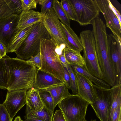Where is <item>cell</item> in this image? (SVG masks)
Listing matches in <instances>:
<instances>
[{
  "mask_svg": "<svg viewBox=\"0 0 121 121\" xmlns=\"http://www.w3.org/2000/svg\"><path fill=\"white\" fill-rule=\"evenodd\" d=\"M8 75V91L25 89L33 87L37 68L34 65L17 57H4Z\"/></svg>",
  "mask_w": 121,
  "mask_h": 121,
  "instance_id": "obj_1",
  "label": "cell"
},
{
  "mask_svg": "<svg viewBox=\"0 0 121 121\" xmlns=\"http://www.w3.org/2000/svg\"><path fill=\"white\" fill-rule=\"evenodd\" d=\"M57 48L51 38L41 39L40 51L41 68L40 70L52 74L66 84L63 67L57 52Z\"/></svg>",
  "mask_w": 121,
  "mask_h": 121,
  "instance_id": "obj_2",
  "label": "cell"
},
{
  "mask_svg": "<svg viewBox=\"0 0 121 121\" xmlns=\"http://www.w3.org/2000/svg\"><path fill=\"white\" fill-rule=\"evenodd\" d=\"M51 38L41 22L33 25L29 35L15 52L17 57L26 61L35 56L40 52L41 39Z\"/></svg>",
  "mask_w": 121,
  "mask_h": 121,
  "instance_id": "obj_3",
  "label": "cell"
},
{
  "mask_svg": "<svg viewBox=\"0 0 121 121\" xmlns=\"http://www.w3.org/2000/svg\"><path fill=\"white\" fill-rule=\"evenodd\" d=\"M79 36L83 52L84 64L83 67L91 74L102 80V73L98 60L92 31L82 30L80 33Z\"/></svg>",
  "mask_w": 121,
  "mask_h": 121,
  "instance_id": "obj_4",
  "label": "cell"
},
{
  "mask_svg": "<svg viewBox=\"0 0 121 121\" xmlns=\"http://www.w3.org/2000/svg\"><path fill=\"white\" fill-rule=\"evenodd\" d=\"M89 102L77 95H71L58 104L66 121H83Z\"/></svg>",
  "mask_w": 121,
  "mask_h": 121,
  "instance_id": "obj_5",
  "label": "cell"
},
{
  "mask_svg": "<svg viewBox=\"0 0 121 121\" xmlns=\"http://www.w3.org/2000/svg\"><path fill=\"white\" fill-rule=\"evenodd\" d=\"M43 15L41 22L57 48L62 50L66 47L69 48L65 34L53 8Z\"/></svg>",
  "mask_w": 121,
  "mask_h": 121,
  "instance_id": "obj_6",
  "label": "cell"
},
{
  "mask_svg": "<svg viewBox=\"0 0 121 121\" xmlns=\"http://www.w3.org/2000/svg\"><path fill=\"white\" fill-rule=\"evenodd\" d=\"M75 12L76 21L81 26L91 24L100 12L94 0H69Z\"/></svg>",
  "mask_w": 121,
  "mask_h": 121,
  "instance_id": "obj_7",
  "label": "cell"
},
{
  "mask_svg": "<svg viewBox=\"0 0 121 121\" xmlns=\"http://www.w3.org/2000/svg\"><path fill=\"white\" fill-rule=\"evenodd\" d=\"M100 12L103 14L106 22L105 26L121 41V23L115 14L113 4L109 0H94Z\"/></svg>",
  "mask_w": 121,
  "mask_h": 121,
  "instance_id": "obj_8",
  "label": "cell"
},
{
  "mask_svg": "<svg viewBox=\"0 0 121 121\" xmlns=\"http://www.w3.org/2000/svg\"><path fill=\"white\" fill-rule=\"evenodd\" d=\"M96 97L91 104L100 121H107L110 105V88L100 87L94 84Z\"/></svg>",
  "mask_w": 121,
  "mask_h": 121,
  "instance_id": "obj_9",
  "label": "cell"
},
{
  "mask_svg": "<svg viewBox=\"0 0 121 121\" xmlns=\"http://www.w3.org/2000/svg\"><path fill=\"white\" fill-rule=\"evenodd\" d=\"M27 91L21 89L7 91L6 99L2 104L12 120L17 112L26 104Z\"/></svg>",
  "mask_w": 121,
  "mask_h": 121,
  "instance_id": "obj_10",
  "label": "cell"
},
{
  "mask_svg": "<svg viewBox=\"0 0 121 121\" xmlns=\"http://www.w3.org/2000/svg\"><path fill=\"white\" fill-rule=\"evenodd\" d=\"M109 50L115 71L116 85L121 84V41L112 33L107 34Z\"/></svg>",
  "mask_w": 121,
  "mask_h": 121,
  "instance_id": "obj_11",
  "label": "cell"
},
{
  "mask_svg": "<svg viewBox=\"0 0 121 121\" xmlns=\"http://www.w3.org/2000/svg\"><path fill=\"white\" fill-rule=\"evenodd\" d=\"M19 15L14 14L0 19V42L7 48L17 30Z\"/></svg>",
  "mask_w": 121,
  "mask_h": 121,
  "instance_id": "obj_12",
  "label": "cell"
},
{
  "mask_svg": "<svg viewBox=\"0 0 121 121\" xmlns=\"http://www.w3.org/2000/svg\"><path fill=\"white\" fill-rule=\"evenodd\" d=\"M74 73L76 80L77 95L91 104L94 102L96 97L94 84L83 75L77 72Z\"/></svg>",
  "mask_w": 121,
  "mask_h": 121,
  "instance_id": "obj_13",
  "label": "cell"
},
{
  "mask_svg": "<svg viewBox=\"0 0 121 121\" xmlns=\"http://www.w3.org/2000/svg\"><path fill=\"white\" fill-rule=\"evenodd\" d=\"M64 83L52 74L37 69L33 87L39 90H45L51 86Z\"/></svg>",
  "mask_w": 121,
  "mask_h": 121,
  "instance_id": "obj_14",
  "label": "cell"
},
{
  "mask_svg": "<svg viewBox=\"0 0 121 121\" xmlns=\"http://www.w3.org/2000/svg\"><path fill=\"white\" fill-rule=\"evenodd\" d=\"M43 15L33 10H23L19 15L17 28L21 30L42 22Z\"/></svg>",
  "mask_w": 121,
  "mask_h": 121,
  "instance_id": "obj_15",
  "label": "cell"
},
{
  "mask_svg": "<svg viewBox=\"0 0 121 121\" xmlns=\"http://www.w3.org/2000/svg\"><path fill=\"white\" fill-rule=\"evenodd\" d=\"M26 99V105L33 112L40 111L44 107L40 96L39 89L33 87L27 91Z\"/></svg>",
  "mask_w": 121,
  "mask_h": 121,
  "instance_id": "obj_16",
  "label": "cell"
},
{
  "mask_svg": "<svg viewBox=\"0 0 121 121\" xmlns=\"http://www.w3.org/2000/svg\"><path fill=\"white\" fill-rule=\"evenodd\" d=\"M32 26L22 29L17 30L7 47V53H15L29 35Z\"/></svg>",
  "mask_w": 121,
  "mask_h": 121,
  "instance_id": "obj_17",
  "label": "cell"
},
{
  "mask_svg": "<svg viewBox=\"0 0 121 121\" xmlns=\"http://www.w3.org/2000/svg\"><path fill=\"white\" fill-rule=\"evenodd\" d=\"M45 90L51 95L55 108L62 100L71 95L67 85L65 83L51 86Z\"/></svg>",
  "mask_w": 121,
  "mask_h": 121,
  "instance_id": "obj_18",
  "label": "cell"
},
{
  "mask_svg": "<svg viewBox=\"0 0 121 121\" xmlns=\"http://www.w3.org/2000/svg\"><path fill=\"white\" fill-rule=\"evenodd\" d=\"M64 31L69 45V48L80 52L83 48L80 38L70 27H69L60 22Z\"/></svg>",
  "mask_w": 121,
  "mask_h": 121,
  "instance_id": "obj_19",
  "label": "cell"
},
{
  "mask_svg": "<svg viewBox=\"0 0 121 121\" xmlns=\"http://www.w3.org/2000/svg\"><path fill=\"white\" fill-rule=\"evenodd\" d=\"M110 102L107 121H111L116 109L121 105V84L117 85L110 88Z\"/></svg>",
  "mask_w": 121,
  "mask_h": 121,
  "instance_id": "obj_20",
  "label": "cell"
},
{
  "mask_svg": "<svg viewBox=\"0 0 121 121\" xmlns=\"http://www.w3.org/2000/svg\"><path fill=\"white\" fill-rule=\"evenodd\" d=\"M74 72L80 73L85 76L95 85L98 86L107 88H110V86L102 80L99 79L91 74L83 67L72 64H69Z\"/></svg>",
  "mask_w": 121,
  "mask_h": 121,
  "instance_id": "obj_21",
  "label": "cell"
},
{
  "mask_svg": "<svg viewBox=\"0 0 121 121\" xmlns=\"http://www.w3.org/2000/svg\"><path fill=\"white\" fill-rule=\"evenodd\" d=\"M65 57L70 64H74L83 67L84 61L80 52L66 47L64 49Z\"/></svg>",
  "mask_w": 121,
  "mask_h": 121,
  "instance_id": "obj_22",
  "label": "cell"
},
{
  "mask_svg": "<svg viewBox=\"0 0 121 121\" xmlns=\"http://www.w3.org/2000/svg\"><path fill=\"white\" fill-rule=\"evenodd\" d=\"M39 93L44 107L53 115L55 108L53 99L49 92L45 90L39 89Z\"/></svg>",
  "mask_w": 121,
  "mask_h": 121,
  "instance_id": "obj_23",
  "label": "cell"
},
{
  "mask_svg": "<svg viewBox=\"0 0 121 121\" xmlns=\"http://www.w3.org/2000/svg\"><path fill=\"white\" fill-rule=\"evenodd\" d=\"M54 11L61 23L69 27H70V20L68 18L63 9L60 2L54 0L53 8Z\"/></svg>",
  "mask_w": 121,
  "mask_h": 121,
  "instance_id": "obj_24",
  "label": "cell"
},
{
  "mask_svg": "<svg viewBox=\"0 0 121 121\" xmlns=\"http://www.w3.org/2000/svg\"><path fill=\"white\" fill-rule=\"evenodd\" d=\"M8 82L7 71L3 57L0 59V89H7Z\"/></svg>",
  "mask_w": 121,
  "mask_h": 121,
  "instance_id": "obj_25",
  "label": "cell"
},
{
  "mask_svg": "<svg viewBox=\"0 0 121 121\" xmlns=\"http://www.w3.org/2000/svg\"><path fill=\"white\" fill-rule=\"evenodd\" d=\"M61 5L67 17L69 20L76 21V14L69 0H61Z\"/></svg>",
  "mask_w": 121,
  "mask_h": 121,
  "instance_id": "obj_26",
  "label": "cell"
},
{
  "mask_svg": "<svg viewBox=\"0 0 121 121\" xmlns=\"http://www.w3.org/2000/svg\"><path fill=\"white\" fill-rule=\"evenodd\" d=\"M15 14L9 7L7 0H0V19Z\"/></svg>",
  "mask_w": 121,
  "mask_h": 121,
  "instance_id": "obj_27",
  "label": "cell"
},
{
  "mask_svg": "<svg viewBox=\"0 0 121 121\" xmlns=\"http://www.w3.org/2000/svg\"><path fill=\"white\" fill-rule=\"evenodd\" d=\"M31 112L35 117L43 121H52L53 115L51 114L44 107L42 110L39 111Z\"/></svg>",
  "mask_w": 121,
  "mask_h": 121,
  "instance_id": "obj_28",
  "label": "cell"
},
{
  "mask_svg": "<svg viewBox=\"0 0 121 121\" xmlns=\"http://www.w3.org/2000/svg\"><path fill=\"white\" fill-rule=\"evenodd\" d=\"M8 2L15 14L19 15L23 11L21 0H8Z\"/></svg>",
  "mask_w": 121,
  "mask_h": 121,
  "instance_id": "obj_29",
  "label": "cell"
},
{
  "mask_svg": "<svg viewBox=\"0 0 121 121\" xmlns=\"http://www.w3.org/2000/svg\"><path fill=\"white\" fill-rule=\"evenodd\" d=\"M36 1L41 6V13L43 15L53 8L54 0H36Z\"/></svg>",
  "mask_w": 121,
  "mask_h": 121,
  "instance_id": "obj_30",
  "label": "cell"
},
{
  "mask_svg": "<svg viewBox=\"0 0 121 121\" xmlns=\"http://www.w3.org/2000/svg\"><path fill=\"white\" fill-rule=\"evenodd\" d=\"M66 67L69 71L71 77V86L70 89L72 91V95H77V84L75 74L69 65Z\"/></svg>",
  "mask_w": 121,
  "mask_h": 121,
  "instance_id": "obj_31",
  "label": "cell"
},
{
  "mask_svg": "<svg viewBox=\"0 0 121 121\" xmlns=\"http://www.w3.org/2000/svg\"><path fill=\"white\" fill-rule=\"evenodd\" d=\"M23 10H28L37 8V2L35 0H21Z\"/></svg>",
  "mask_w": 121,
  "mask_h": 121,
  "instance_id": "obj_32",
  "label": "cell"
},
{
  "mask_svg": "<svg viewBox=\"0 0 121 121\" xmlns=\"http://www.w3.org/2000/svg\"><path fill=\"white\" fill-rule=\"evenodd\" d=\"M7 109L3 104H0V121H12Z\"/></svg>",
  "mask_w": 121,
  "mask_h": 121,
  "instance_id": "obj_33",
  "label": "cell"
},
{
  "mask_svg": "<svg viewBox=\"0 0 121 121\" xmlns=\"http://www.w3.org/2000/svg\"><path fill=\"white\" fill-rule=\"evenodd\" d=\"M26 61L35 66L37 69L40 70L41 69V56L40 52L35 56Z\"/></svg>",
  "mask_w": 121,
  "mask_h": 121,
  "instance_id": "obj_34",
  "label": "cell"
},
{
  "mask_svg": "<svg viewBox=\"0 0 121 121\" xmlns=\"http://www.w3.org/2000/svg\"><path fill=\"white\" fill-rule=\"evenodd\" d=\"M25 121H43L35 117L32 114L30 108L26 105Z\"/></svg>",
  "mask_w": 121,
  "mask_h": 121,
  "instance_id": "obj_35",
  "label": "cell"
},
{
  "mask_svg": "<svg viewBox=\"0 0 121 121\" xmlns=\"http://www.w3.org/2000/svg\"><path fill=\"white\" fill-rule=\"evenodd\" d=\"M63 65L64 68V79L69 89L70 90V89L71 86V80L70 74L67 67Z\"/></svg>",
  "mask_w": 121,
  "mask_h": 121,
  "instance_id": "obj_36",
  "label": "cell"
},
{
  "mask_svg": "<svg viewBox=\"0 0 121 121\" xmlns=\"http://www.w3.org/2000/svg\"><path fill=\"white\" fill-rule=\"evenodd\" d=\"M121 120V105L118 107L114 111L111 121H120Z\"/></svg>",
  "mask_w": 121,
  "mask_h": 121,
  "instance_id": "obj_37",
  "label": "cell"
},
{
  "mask_svg": "<svg viewBox=\"0 0 121 121\" xmlns=\"http://www.w3.org/2000/svg\"><path fill=\"white\" fill-rule=\"evenodd\" d=\"M52 121H66L63 113L60 109L56 110L54 115Z\"/></svg>",
  "mask_w": 121,
  "mask_h": 121,
  "instance_id": "obj_38",
  "label": "cell"
},
{
  "mask_svg": "<svg viewBox=\"0 0 121 121\" xmlns=\"http://www.w3.org/2000/svg\"><path fill=\"white\" fill-rule=\"evenodd\" d=\"M59 56L60 61L63 65L66 67L70 64L66 59L64 49L62 51L61 54L59 55Z\"/></svg>",
  "mask_w": 121,
  "mask_h": 121,
  "instance_id": "obj_39",
  "label": "cell"
},
{
  "mask_svg": "<svg viewBox=\"0 0 121 121\" xmlns=\"http://www.w3.org/2000/svg\"><path fill=\"white\" fill-rule=\"evenodd\" d=\"M7 53L6 47L0 42V55L2 58L4 57Z\"/></svg>",
  "mask_w": 121,
  "mask_h": 121,
  "instance_id": "obj_40",
  "label": "cell"
},
{
  "mask_svg": "<svg viewBox=\"0 0 121 121\" xmlns=\"http://www.w3.org/2000/svg\"><path fill=\"white\" fill-rule=\"evenodd\" d=\"M14 121H25L23 120L20 116H18L16 117L14 120Z\"/></svg>",
  "mask_w": 121,
  "mask_h": 121,
  "instance_id": "obj_41",
  "label": "cell"
},
{
  "mask_svg": "<svg viewBox=\"0 0 121 121\" xmlns=\"http://www.w3.org/2000/svg\"><path fill=\"white\" fill-rule=\"evenodd\" d=\"M83 121H87L85 119ZM96 121L95 120H94L93 121Z\"/></svg>",
  "mask_w": 121,
  "mask_h": 121,
  "instance_id": "obj_42",
  "label": "cell"
},
{
  "mask_svg": "<svg viewBox=\"0 0 121 121\" xmlns=\"http://www.w3.org/2000/svg\"><path fill=\"white\" fill-rule=\"evenodd\" d=\"M2 58L1 56L0 55V59H1Z\"/></svg>",
  "mask_w": 121,
  "mask_h": 121,
  "instance_id": "obj_43",
  "label": "cell"
},
{
  "mask_svg": "<svg viewBox=\"0 0 121 121\" xmlns=\"http://www.w3.org/2000/svg\"><path fill=\"white\" fill-rule=\"evenodd\" d=\"M120 121H121V120H120Z\"/></svg>",
  "mask_w": 121,
  "mask_h": 121,
  "instance_id": "obj_44",
  "label": "cell"
}]
</instances>
